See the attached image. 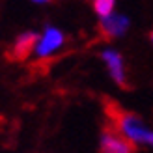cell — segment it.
Returning a JSON list of instances; mask_svg holds the SVG:
<instances>
[{
    "label": "cell",
    "mask_w": 153,
    "mask_h": 153,
    "mask_svg": "<svg viewBox=\"0 0 153 153\" xmlns=\"http://www.w3.org/2000/svg\"><path fill=\"white\" fill-rule=\"evenodd\" d=\"M106 114L112 120V125L116 127V131L123 134L134 148L142 146L153 149V129H149L140 116H136L129 110H121L114 103L106 106Z\"/></svg>",
    "instance_id": "6da1fadb"
},
{
    "label": "cell",
    "mask_w": 153,
    "mask_h": 153,
    "mask_svg": "<svg viewBox=\"0 0 153 153\" xmlns=\"http://www.w3.org/2000/svg\"><path fill=\"white\" fill-rule=\"evenodd\" d=\"M65 34L64 30H60L54 25H45L43 30L39 32V39H37V47H36V58L37 60H47L51 56H54L56 52L64 47L65 43Z\"/></svg>",
    "instance_id": "7a4b0ae2"
},
{
    "label": "cell",
    "mask_w": 153,
    "mask_h": 153,
    "mask_svg": "<svg viewBox=\"0 0 153 153\" xmlns=\"http://www.w3.org/2000/svg\"><path fill=\"white\" fill-rule=\"evenodd\" d=\"M134 146L114 125H106L99 134V153H134Z\"/></svg>",
    "instance_id": "3957f363"
},
{
    "label": "cell",
    "mask_w": 153,
    "mask_h": 153,
    "mask_svg": "<svg viewBox=\"0 0 153 153\" xmlns=\"http://www.w3.org/2000/svg\"><path fill=\"white\" fill-rule=\"evenodd\" d=\"M37 39H39V32H36V30H25V32H21L11 41L10 49H7V58L13 60V62H25L30 54L36 52Z\"/></svg>",
    "instance_id": "277c9868"
},
{
    "label": "cell",
    "mask_w": 153,
    "mask_h": 153,
    "mask_svg": "<svg viewBox=\"0 0 153 153\" xmlns=\"http://www.w3.org/2000/svg\"><path fill=\"white\" fill-rule=\"evenodd\" d=\"M101 60L108 71L110 79L118 84L120 88H127V69H125V60L121 56V52L112 49V47H106L101 51Z\"/></svg>",
    "instance_id": "5b68a950"
},
{
    "label": "cell",
    "mask_w": 153,
    "mask_h": 153,
    "mask_svg": "<svg viewBox=\"0 0 153 153\" xmlns=\"http://www.w3.org/2000/svg\"><path fill=\"white\" fill-rule=\"evenodd\" d=\"M129 26H131L129 17H125V15H121L118 11L110 15V17L99 21V32L106 39H118V37H121L129 30Z\"/></svg>",
    "instance_id": "8992f818"
},
{
    "label": "cell",
    "mask_w": 153,
    "mask_h": 153,
    "mask_svg": "<svg viewBox=\"0 0 153 153\" xmlns=\"http://www.w3.org/2000/svg\"><path fill=\"white\" fill-rule=\"evenodd\" d=\"M91 7H94V13L99 17V21L116 13V2L114 0H94Z\"/></svg>",
    "instance_id": "52a82bcc"
},
{
    "label": "cell",
    "mask_w": 153,
    "mask_h": 153,
    "mask_svg": "<svg viewBox=\"0 0 153 153\" xmlns=\"http://www.w3.org/2000/svg\"><path fill=\"white\" fill-rule=\"evenodd\" d=\"M149 43H151V47H153V30L149 32Z\"/></svg>",
    "instance_id": "ba28073f"
}]
</instances>
